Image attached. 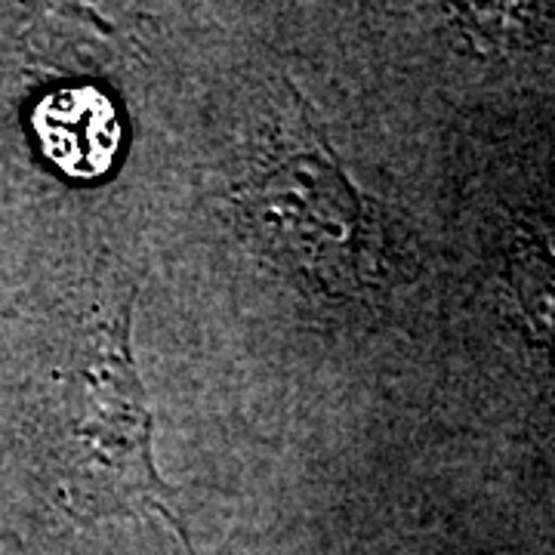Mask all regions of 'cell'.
I'll use <instances>...</instances> for the list:
<instances>
[{"mask_svg": "<svg viewBox=\"0 0 555 555\" xmlns=\"http://www.w3.org/2000/svg\"><path fill=\"white\" fill-rule=\"evenodd\" d=\"M284 96L262 155L232 192L235 217L262 257L321 297L371 302L396 275L386 214L349 177L294 80Z\"/></svg>", "mask_w": 555, "mask_h": 555, "instance_id": "obj_1", "label": "cell"}, {"mask_svg": "<svg viewBox=\"0 0 555 555\" xmlns=\"http://www.w3.org/2000/svg\"><path fill=\"white\" fill-rule=\"evenodd\" d=\"M133 315L137 287L112 284L83 321L65 379V496L80 521L164 518L189 555H198L179 494L158 473L155 408L133 352Z\"/></svg>", "mask_w": 555, "mask_h": 555, "instance_id": "obj_2", "label": "cell"}, {"mask_svg": "<svg viewBox=\"0 0 555 555\" xmlns=\"http://www.w3.org/2000/svg\"><path fill=\"white\" fill-rule=\"evenodd\" d=\"M35 127L47 158L72 177H100L118 152V115L90 87L50 93L40 102Z\"/></svg>", "mask_w": 555, "mask_h": 555, "instance_id": "obj_3", "label": "cell"}, {"mask_svg": "<svg viewBox=\"0 0 555 555\" xmlns=\"http://www.w3.org/2000/svg\"><path fill=\"white\" fill-rule=\"evenodd\" d=\"M503 275L531 339L555 361V250L534 222L509 229Z\"/></svg>", "mask_w": 555, "mask_h": 555, "instance_id": "obj_4", "label": "cell"}, {"mask_svg": "<svg viewBox=\"0 0 555 555\" xmlns=\"http://www.w3.org/2000/svg\"><path fill=\"white\" fill-rule=\"evenodd\" d=\"M454 22L466 38L481 47L513 50L531 47L546 25V7L528 3H494V7H454Z\"/></svg>", "mask_w": 555, "mask_h": 555, "instance_id": "obj_5", "label": "cell"}]
</instances>
